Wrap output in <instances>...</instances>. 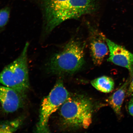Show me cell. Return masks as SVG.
I'll return each instance as SVG.
<instances>
[{
  "mask_svg": "<svg viewBox=\"0 0 133 133\" xmlns=\"http://www.w3.org/2000/svg\"><path fill=\"white\" fill-rule=\"evenodd\" d=\"M44 5L48 32L67 20L94 12L98 6L97 0H44Z\"/></svg>",
  "mask_w": 133,
  "mask_h": 133,
  "instance_id": "cell-1",
  "label": "cell"
},
{
  "mask_svg": "<svg viewBox=\"0 0 133 133\" xmlns=\"http://www.w3.org/2000/svg\"><path fill=\"white\" fill-rule=\"evenodd\" d=\"M84 44L78 41L72 40L59 52L49 59L47 69L54 74H73L81 69L84 62Z\"/></svg>",
  "mask_w": 133,
  "mask_h": 133,
  "instance_id": "cell-2",
  "label": "cell"
},
{
  "mask_svg": "<svg viewBox=\"0 0 133 133\" xmlns=\"http://www.w3.org/2000/svg\"><path fill=\"white\" fill-rule=\"evenodd\" d=\"M93 111L89 99L83 96H69L61 108L63 125L71 129H87L92 121Z\"/></svg>",
  "mask_w": 133,
  "mask_h": 133,
  "instance_id": "cell-3",
  "label": "cell"
},
{
  "mask_svg": "<svg viewBox=\"0 0 133 133\" xmlns=\"http://www.w3.org/2000/svg\"><path fill=\"white\" fill-rule=\"evenodd\" d=\"M29 45L26 42L19 57L0 73V84L15 90L24 97L30 87L28 63Z\"/></svg>",
  "mask_w": 133,
  "mask_h": 133,
  "instance_id": "cell-4",
  "label": "cell"
},
{
  "mask_svg": "<svg viewBox=\"0 0 133 133\" xmlns=\"http://www.w3.org/2000/svg\"><path fill=\"white\" fill-rule=\"evenodd\" d=\"M69 96V93L62 81H58L49 95L45 97L42 102L36 132H49L48 124L50 116L61 107Z\"/></svg>",
  "mask_w": 133,
  "mask_h": 133,
  "instance_id": "cell-5",
  "label": "cell"
},
{
  "mask_svg": "<svg viewBox=\"0 0 133 133\" xmlns=\"http://www.w3.org/2000/svg\"><path fill=\"white\" fill-rule=\"evenodd\" d=\"M106 42L109 52L108 61L127 69L132 78L133 76V54L124 46L116 44L107 38Z\"/></svg>",
  "mask_w": 133,
  "mask_h": 133,
  "instance_id": "cell-6",
  "label": "cell"
},
{
  "mask_svg": "<svg viewBox=\"0 0 133 133\" xmlns=\"http://www.w3.org/2000/svg\"><path fill=\"white\" fill-rule=\"evenodd\" d=\"M90 30V44L91 58L94 64L99 65L109 53V49L104 35L92 27Z\"/></svg>",
  "mask_w": 133,
  "mask_h": 133,
  "instance_id": "cell-7",
  "label": "cell"
},
{
  "mask_svg": "<svg viewBox=\"0 0 133 133\" xmlns=\"http://www.w3.org/2000/svg\"><path fill=\"white\" fill-rule=\"evenodd\" d=\"M25 98L14 89L0 86V102L6 112H14L22 108L24 104Z\"/></svg>",
  "mask_w": 133,
  "mask_h": 133,
  "instance_id": "cell-8",
  "label": "cell"
},
{
  "mask_svg": "<svg viewBox=\"0 0 133 133\" xmlns=\"http://www.w3.org/2000/svg\"><path fill=\"white\" fill-rule=\"evenodd\" d=\"M131 78L130 76L128 78L122 85L108 99V102L116 114L119 116H121V108Z\"/></svg>",
  "mask_w": 133,
  "mask_h": 133,
  "instance_id": "cell-9",
  "label": "cell"
},
{
  "mask_svg": "<svg viewBox=\"0 0 133 133\" xmlns=\"http://www.w3.org/2000/svg\"><path fill=\"white\" fill-rule=\"evenodd\" d=\"M91 84L98 90L104 93H109L114 89V82L110 77L104 76L91 81Z\"/></svg>",
  "mask_w": 133,
  "mask_h": 133,
  "instance_id": "cell-10",
  "label": "cell"
},
{
  "mask_svg": "<svg viewBox=\"0 0 133 133\" xmlns=\"http://www.w3.org/2000/svg\"><path fill=\"white\" fill-rule=\"evenodd\" d=\"M22 118L4 121L0 123V133H12L16 132L22 124Z\"/></svg>",
  "mask_w": 133,
  "mask_h": 133,
  "instance_id": "cell-11",
  "label": "cell"
},
{
  "mask_svg": "<svg viewBox=\"0 0 133 133\" xmlns=\"http://www.w3.org/2000/svg\"><path fill=\"white\" fill-rule=\"evenodd\" d=\"M10 10L8 8L0 10V27H4L8 22L9 18Z\"/></svg>",
  "mask_w": 133,
  "mask_h": 133,
  "instance_id": "cell-12",
  "label": "cell"
},
{
  "mask_svg": "<svg viewBox=\"0 0 133 133\" xmlns=\"http://www.w3.org/2000/svg\"><path fill=\"white\" fill-rule=\"evenodd\" d=\"M133 93V76L131 78V81L128 88L126 95L129 96L131 95Z\"/></svg>",
  "mask_w": 133,
  "mask_h": 133,
  "instance_id": "cell-13",
  "label": "cell"
},
{
  "mask_svg": "<svg viewBox=\"0 0 133 133\" xmlns=\"http://www.w3.org/2000/svg\"><path fill=\"white\" fill-rule=\"evenodd\" d=\"M128 109L129 114L133 116V96L131 98L129 103Z\"/></svg>",
  "mask_w": 133,
  "mask_h": 133,
  "instance_id": "cell-14",
  "label": "cell"
}]
</instances>
